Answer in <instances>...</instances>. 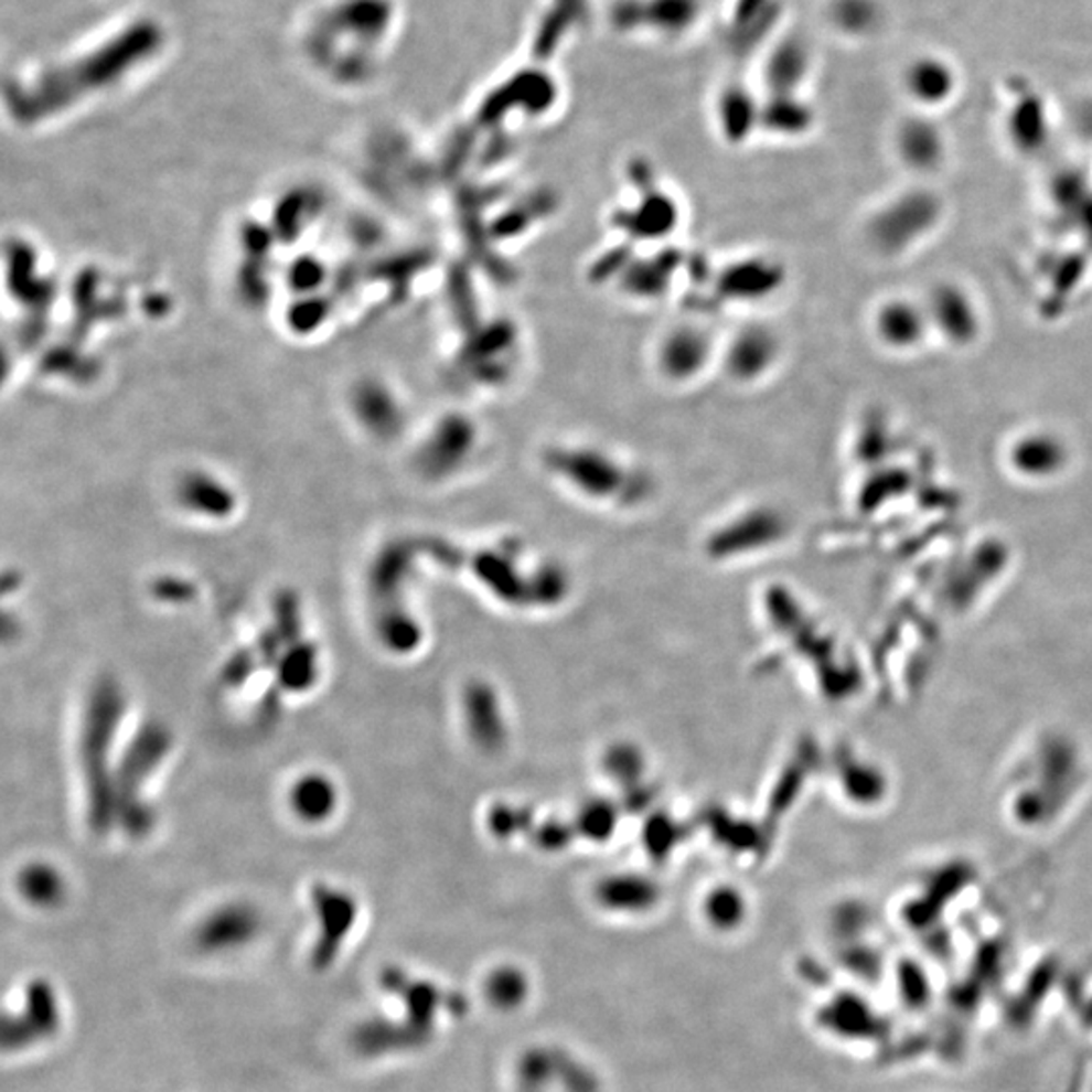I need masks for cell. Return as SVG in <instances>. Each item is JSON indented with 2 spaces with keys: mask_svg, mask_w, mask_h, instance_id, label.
<instances>
[{
  "mask_svg": "<svg viewBox=\"0 0 1092 1092\" xmlns=\"http://www.w3.org/2000/svg\"><path fill=\"white\" fill-rule=\"evenodd\" d=\"M160 39L162 33L157 24L136 23L82 57L51 67L19 89V114L41 118L96 92L97 87L118 82L126 72L157 53Z\"/></svg>",
  "mask_w": 1092,
  "mask_h": 1092,
  "instance_id": "6da1fadb",
  "label": "cell"
},
{
  "mask_svg": "<svg viewBox=\"0 0 1092 1092\" xmlns=\"http://www.w3.org/2000/svg\"><path fill=\"white\" fill-rule=\"evenodd\" d=\"M540 461L546 472L560 484L591 500H618L631 496L645 482L640 465L625 460L619 451L589 439L553 441L543 451Z\"/></svg>",
  "mask_w": 1092,
  "mask_h": 1092,
  "instance_id": "7a4b0ae2",
  "label": "cell"
},
{
  "mask_svg": "<svg viewBox=\"0 0 1092 1092\" xmlns=\"http://www.w3.org/2000/svg\"><path fill=\"white\" fill-rule=\"evenodd\" d=\"M720 339L715 328L696 315L670 322L652 342L650 363L654 375L672 388L696 385L704 375L718 368Z\"/></svg>",
  "mask_w": 1092,
  "mask_h": 1092,
  "instance_id": "3957f363",
  "label": "cell"
},
{
  "mask_svg": "<svg viewBox=\"0 0 1092 1092\" xmlns=\"http://www.w3.org/2000/svg\"><path fill=\"white\" fill-rule=\"evenodd\" d=\"M783 358V339L769 322L751 318L720 339L718 373L739 388L759 387Z\"/></svg>",
  "mask_w": 1092,
  "mask_h": 1092,
  "instance_id": "277c9868",
  "label": "cell"
},
{
  "mask_svg": "<svg viewBox=\"0 0 1092 1092\" xmlns=\"http://www.w3.org/2000/svg\"><path fill=\"white\" fill-rule=\"evenodd\" d=\"M783 269L764 255H742L718 271L713 286L720 302L757 306L781 288Z\"/></svg>",
  "mask_w": 1092,
  "mask_h": 1092,
  "instance_id": "5b68a950",
  "label": "cell"
},
{
  "mask_svg": "<svg viewBox=\"0 0 1092 1092\" xmlns=\"http://www.w3.org/2000/svg\"><path fill=\"white\" fill-rule=\"evenodd\" d=\"M874 326L885 344L904 351L921 342L927 328V314L921 306L909 300H892L880 306Z\"/></svg>",
  "mask_w": 1092,
  "mask_h": 1092,
  "instance_id": "8992f818",
  "label": "cell"
},
{
  "mask_svg": "<svg viewBox=\"0 0 1092 1092\" xmlns=\"http://www.w3.org/2000/svg\"><path fill=\"white\" fill-rule=\"evenodd\" d=\"M259 919L243 904H231L213 912L199 931V943L206 951H225L249 941L257 931Z\"/></svg>",
  "mask_w": 1092,
  "mask_h": 1092,
  "instance_id": "52a82bcc",
  "label": "cell"
},
{
  "mask_svg": "<svg viewBox=\"0 0 1092 1092\" xmlns=\"http://www.w3.org/2000/svg\"><path fill=\"white\" fill-rule=\"evenodd\" d=\"M57 1026V1006L47 983H31L29 987V1018L4 1024V1046H23L39 1036H47Z\"/></svg>",
  "mask_w": 1092,
  "mask_h": 1092,
  "instance_id": "ba28073f",
  "label": "cell"
},
{
  "mask_svg": "<svg viewBox=\"0 0 1092 1092\" xmlns=\"http://www.w3.org/2000/svg\"><path fill=\"white\" fill-rule=\"evenodd\" d=\"M315 907H318V912L322 917V924H324L322 941L318 943V949H315V965L324 967L328 965V961L334 957L339 941H342V936L346 934L352 924L354 904H352L351 898L344 897V895L332 892L328 888H318L315 890Z\"/></svg>",
  "mask_w": 1092,
  "mask_h": 1092,
  "instance_id": "9c48e42d",
  "label": "cell"
},
{
  "mask_svg": "<svg viewBox=\"0 0 1092 1092\" xmlns=\"http://www.w3.org/2000/svg\"><path fill=\"white\" fill-rule=\"evenodd\" d=\"M291 805L306 822H322L336 805V789L326 777L306 775L291 791Z\"/></svg>",
  "mask_w": 1092,
  "mask_h": 1092,
  "instance_id": "30bf717a",
  "label": "cell"
},
{
  "mask_svg": "<svg viewBox=\"0 0 1092 1092\" xmlns=\"http://www.w3.org/2000/svg\"><path fill=\"white\" fill-rule=\"evenodd\" d=\"M19 888L29 902L36 907H55L63 897V880L60 874L45 864H33L21 874Z\"/></svg>",
  "mask_w": 1092,
  "mask_h": 1092,
  "instance_id": "8fae6325",
  "label": "cell"
}]
</instances>
